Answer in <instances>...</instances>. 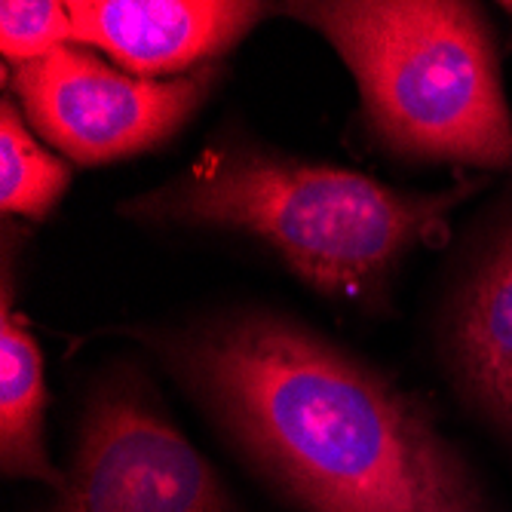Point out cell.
<instances>
[{
    "instance_id": "cell-1",
    "label": "cell",
    "mask_w": 512,
    "mask_h": 512,
    "mask_svg": "<svg viewBox=\"0 0 512 512\" xmlns=\"http://www.w3.org/2000/svg\"><path fill=\"white\" fill-rule=\"evenodd\" d=\"M92 338L154 362L295 512H497L433 405L298 313L224 301Z\"/></svg>"
},
{
    "instance_id": "cell-2",
    "label": "cell",
    "mask_w": 512,
    "mask_h": 512,
    "mask_svg": "<svg viewBox=\"0 0 512 512\" xmlns=\"http://www.w3.org/2000/svg\"><path fill=\"white\" fill-rule=\"evenodd\" d=\"M488 188L491 175H460L439 191L393 188L230 120L188 166L117 200L114 215L163 234L249 243L319 298L387 316L408 258L448 246L454 215Z\"/></svg>"
},
{
    "instance_id": "cell-3",
    "label": "cell",
    "mask_w": 512,
    "mask_h": 512,
    "mask_svg": "<svg viewBox=\"0 0 512 512\" xmlns=\"http://www.w3.org/2000/svg\"><path fill=\"white\" fill-rule=\"evenodd\" d=\"M356 83L362 138L408 166L512 175V108L491 13L470 0H292Z\"/></svg>"
},
{
    "instance_id": "cell-4",
    "label": "cell",
    "mask_w": 512,
    "mask_h": 512,
    "mask_svg": "<svg viewBox=\"0 0 512 512\" xmlns=\"http://www.w3.org/2000/svg\"><path fill=\"white\" fill-rule=\"evenodd\" d=\"M59 491L34 512H246L184 436L142 353L89 375Z\"/></svg>"
},
{
    "instance_id": "cell-5",
    "label": "cell",
    "mask_w": 512,
    "mask_h": 512,
    "mask_svg": "<svg viewBox=\"0 0 512 512\" xmlns=\"http://www.w3.org/2000/svg\"><path fill=\"white\" fill-rule=\"evenodd\" d=\"M227 62L184 77L148 80L102 53L68 43L53 56L4 65V92L31 129L74 166H111L163 151L215 99Z\"/></svg>"
},
{
    "instance_id": "cell-6",
    "label": "cell",
    "mask_w": 512,
    "mask_h": 512,
    "mask_svg": "<svg viewBox=\"0 0 512 512\" xmlns=\"http://www.w3.org/2000/svg\"><path fill=\"white\" fill-rule=\"evenodd\" d=\"M433 316V353L460 408L512 454V178L463 227Z\"/></svg>"
},
{
    "instance_id": "cell-7",
    "label": "cell",
    "mask_w": 512,
    "mask_h": 512,
    "mask_svg": "<svg viewBox=\"0 0 512 512\" xmlns=\"http://www.w3.org/2000/svg\"><path fill=\"white\" fill-rule=\"evenodd\" d=\"M68 10L74 43L148 80L221 65L276 16L261 0H68Z\"/></svg>"
},
{
    "instance_id": "cell-8",
    "label": "cell",
    "mask_w": 512,
    "mask_h": 512,
    "mask_svg": "<svg viewBox=\"0 0 512 512\" xmlns=\"http://www.w3.org/2000/svg\"><path fill=\"white\" fill-rule=\"evenodd\" d=\"M25 227L4 221V267H0V473L10 482H37L59 491L65 470L46 439V356L31 322L19 307V255Z\"/></svg>"
},
{
    "instance_id": "cell-9",
    "label": "cell",
    "mask_w": 512,
    "mask_h": 512,
    "mask_svg": "<svg viewBox=\"0 0 512 512\" xmlns=\"http://www.w3.org/2000/svg\"><path fill=\"white\" fill-rule=\"evenodd\" d=\"M74 184V163L56 154L25 120L19 102L0 99V212L43 224L56 215Z\"/></svg>"
},
{
    "instance_id": "cell-10",
    "label": "cell",
    "mask_w": 512,
    "mask_h": 512,
    "mask_svg": "<svg viewBox=\"0 0 512 512\" xmlns=\"http://www.w3.org/2000/svg\"><path fill=\"white\" fill-rule=\"evenodd\" d=\"M74 43L71 10L62 0H4L0 4V56L25 65Z\"/></svg>"
},
{
    "instance_id": "cell-11",
    "label": "cell",
    "mask_w": 512,
    "mask_h": 512,
    "mask_svg": "<svg viewBox=\"0 0 512 512\" xmlns=\"http://www.w3.org/2000/svg\"><path fill=\"white\" fill-rule=\"evenodd\" d=\"M500 10H503L506 16H512V0H503V4H500Z\"/></svg>"
}]
</instances>
